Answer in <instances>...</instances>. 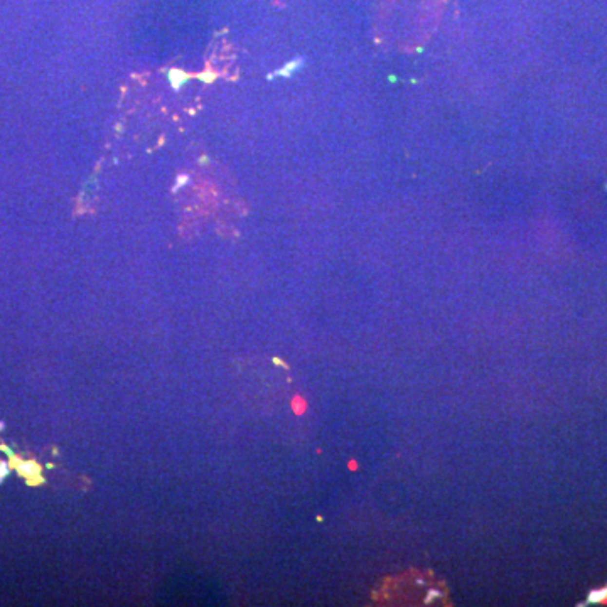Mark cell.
I'll return each mask as SVG.
<instances>
[{"label": "cell", "instance_id": "1", "mask_svg": "<svg viewBox=\"0 0 607 607\" xmlns=\"http://www.w3.org/2000/svg\"><path fill=\"white\" fill-rule=\"evenodd\" d=\"M290 407L295 415H304V413L307 412V408H309V403H307V400L304 397H301V395H295L290 401Z\"/></svg>", "mask_w": 607, "mask_h": 607}, {"label": "cell", "instance_id": "2", "mask_svg": "<svg viewBox=\"0 0 607 607\" xmlns=\"http://www.w3.org/2000/svg\"><path fill=\"white\" fill-rule=\"evenodd\" d=\"M607 601V588L606 590H597L590 594V602H606Z\"/></svg>", "mask_w": 607, "mask_h": 607}, {"label": "cell", "instance_id": "3", "mask_svg": "<svg viewBox=\"0 0 607 607\" xmlns=\"http://www.w3.org/2000/svg\"><path fill=\"white\" fill-rule=\"evenodd\" d=\"M347 467H349V471H356L358 469V462H356V460H349V462H347Z\"/></svg>", "mask_w": 607, "mask_h": 607}, {"label": "cell", "instance_id": "4", "mask_svg": "<svg viewBox=\"0 0 607 607\" xmlns=\"http://www.w3.org/2000/svg\"><path fill=\"white\" fill-rule=\"evenodd\" d=\"M3 474H5V469H0V477H2Z\"/></svg>", "mask_w": 607, "mask_h": 607}]
</instances>
